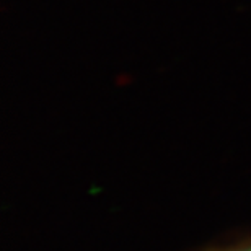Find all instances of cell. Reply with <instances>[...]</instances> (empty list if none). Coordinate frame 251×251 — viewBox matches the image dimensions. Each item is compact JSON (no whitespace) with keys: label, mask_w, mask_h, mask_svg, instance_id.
Instances as JSON below:
<instances>
[{"label":"cell","mask_w":251,"mask_h":251,"mask_svg":"<svg viewBox=\"0 0 251 251\" xmlns=\"http://www.w3.org/2000/svg\"><path fill=\"white\" fill-rule=\"evenodd\" d=\"M225 251H251V245H248V247H240V248H232V250H225Z\"/></svg>","instance_id":"6da1fadb"}]
</instances>
